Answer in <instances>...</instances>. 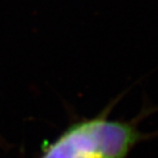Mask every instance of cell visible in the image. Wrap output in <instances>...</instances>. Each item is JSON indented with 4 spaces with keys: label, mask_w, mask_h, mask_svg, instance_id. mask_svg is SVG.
<instances>
[{
    "label": "cell",
    "mask_w": 158,
    "mask_h": 158,
    "mask_svg": "<svg viewBox=\"0 0 158 158\" xmlns=\"http://www.w3.org/2000/svg\"><path fill=\"white\" fill-rule=\"evenodd\" d=\"M135 119H109L104 111L72 123L43 150L40 158H127L151 135L138 129Z\"/></svg>",
    "instance_id": "1"
}]
</instances>
